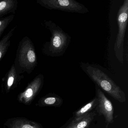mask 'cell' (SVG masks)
I'll return each mask as SVG.
<instances>
[{
    "instance_id": "cell-1",
    "label": "cell",
    "mask_w": 128,
    "mask_h": 128,
    "mask_svg": "<svg viewBox=\"0 0 128 128\" xmlns=\"http://www.w3.org/2000/svg\"><path fill=\"white\" fill-rule=\"evenodd\" d=\"M44 24L50 32L51 36L50 41L45 42L42 46V54L52 57L63 56L71 42L72 37L52 21H45Z\"/></svg>"
},
{
    "instance_id": "cell-2",
    "label": "cell",
    "mask_w": 128,
    "mask_h": 128,
    "mask_svg": "<svg viewBox=\"0 0 128 128\" xmlns=\"http://www.w3.org/2000/svg\"><path fill=\"white\" fill-rule=\"evenodd\" d=\"M80 67L96 85L103 91L118 102L121 103L126 102L125 92L103 71L84 63L81 64Z\"/></svg>"
},
{
    "instance_id": "cell-3",
    "label": "cell",
    "mask_w": 128,
    "mask_h": 128,
    "mask_svg": "<svg viewBox=\"0 0 128 128\" xmlns=\"http://www.w3.org/2000/svg\"><path fill=\"white\" fill-rule=\"evenodd\" d=\"M14 64L16 71L20 74H30L37 66L38 58L35 46L28 36H24L19 42Z\"/></svg>"
},
{
    "instance_id": "cell-4",
    "label": "cell",
    "mask_w": 128,
    "mask_h": 128,
    "mask_svg": "<svg viewBox=\"0 0 128 128\" xmlns=\"http://www.w3.org/2000/svg\"><path fill=\"white\" fill-rule=\"evenodd\" d=\"M128 0H124L117 13L118 32L114 47L116 58L120 63H124V43L128 23Z\"/></svg>"
},
{
    "instance_id": "cell-5",
    "label": "cell",
    "mask_w": 128,
    "mask_h": 128,
    "mask_svg": "<svg viewBox=\"0 0 128 128\" xmlns=\"http://www.w3.org/2000/svg\"><path fill=\"white\" fill-rule=\"evenodd\" d=\"M36 2L50 10L78 14H85L89 12L84 5L75 0H36Z\"/></svg>"
},
{
    "instance_id": "cell-6",
    "label": "cell",
    "mask_w": 128,
    "mask_h": 128,
    "mask_svg": "<svg viewBox=\"0 0 128 128\" xmlns=\"http://www.w3.org/2000/svg\"><path fill=\"white\" fill-rule=\"evenodd\" d=\"M44 77L40 74L28 84L24 90L18 95V100L25 105H30L42 89L44 84Z\"/></svg>"
},
{
    "instance_id": "cell-7",
    "label": "cell",
    "mask_w": 128,
    "mask_h": 128,
    "mask_svg": "<svg viewBox=\"0 0 128 128\" xmlns=\"http://www.w3.org/2000/svg\"><path fill=\"white\" fill-rule=\"evenodd\" d=\"M96 93L98 102L96 110L100 116L102 115L104 117L106 127L108 128L110 124L114 122V107L111 101L99 88L96 89Z\"/></svg>"
},
{
    "instance_id": "cell-8",
    "label": "cell",
    "mask_w": 128,
    "mask_h": 128,
    "mask_svg": "<svg viewBox=\"0 0 128 128\" xmlns=\"http://www.w3.org/2000/svg\"><path fill=\"white\" fill-rule=\"evenodd\" d=\"M24 78L23 75L17 73L14 64L2 78V88L4 91L8 93L16 88Z\"/></svg>"
},
{
    "instance_id": "cell-9",
    "label": "cell",
    "mask_w": 128,
    "mask_h": 128,
    "mask_svg": "<svg viewBox=\"0 0 128 128\" xmlns=\"http://www.w3.org/2000/svg\"><path fill=\"white\" fill-rule=\"evenodd\" d=\"M96 110L92 111L86 116L78 120L72 118L60 128H90L91 123L96 115Z\"/></svg>"
},
{
    "instance_id": "cell-10",
    "label": "cell",
    "mask_w": 128,
    "mask_h": 128,
    "mask_svg": "<svg viewBox=\"0 0 128 128\" xmlns=\"http://www.w3.org/2000/svg\"><path fill=\"white\" fill-rule=\"evenodd\" d=\"M62 98L54 94L50 93L41 98L37 105L40 107H54L60 108L62 104Z\"/></svg>"
},
{
    "instance_id": "cell-11",
    "label": "cell",
    "mask_w": 128,
    "mask_h": 128,
    "mask_svg": "<svg viewBox=\"0 0 128 128\" xmlns=\"http://www.w3.org/2000/svg\"><path fill=\"white\" fill-rule=\"evenodd\" d=\"M98 98L96 96L80 109L74 112L72 118L78 120L86 116L92 111V110L96 108L98 105Z\"/></svg>"
},
{
    "instance_id": "cell-12",
    "label": "cell",
    "mask_w": 128,
    "mask_h": 128,
    "mask_svg": "<svg viewBox=\"0 0 128 128\" xmlns=\"http://www.w3.org/2000/svg\"><path fill=\"white\" fill-rule=\"evenodd\" d=\"M18 5L17 0H0V18L10 13L15 14Z\"/></svg>"
},
{
    "instance_id": "cell-13",
    "label": "cell",
    "mask_w": 128,
    "mask_h": 128,
    "mask_svg": "<svg viewBox=\"0 0 128 128\" xmlns=\"http://www.w3.org/2000/svg\"><path fill=\"white\" fill-rule=\"evenodd\" d=\"M17 26L12 28L0 40V61L5 56L10 46L11 38L14 34Z\"/></svg>"
},
{
    "instance_id": "cell-14",
    "label": "cell",
    "mask_w": 128,
    "mask_h": 128,
    "mask_svg": "<svg viewBox=\"0 0 128 128\" xmlns=\"http://www.w3.org/2000/svg\"><path fill=\"white\" fill-rule=\"evenodd\" d=\"M8 128H42L38 123L26 119L16 118L11 122Z\"/></svg>"
},
{
    "instance_id": "cell-15",
    "label": "cell",
    "mask_w": 128,
    "mask_h": 128,
    "mask_svg": "<svg viewBox=\"0 0 128 128\" xmlns=\"http://www.w3.org/2000/svg\"><path fill=\"white\" fill-rule=\"evenodd\" d=\"M15 17L14 14L0 18V38L7 27L13 21Z\"/></svg>"
}]
</instances>
